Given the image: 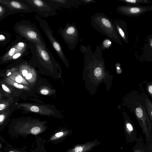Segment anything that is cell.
Returning <instances> with one entry per match:
<instances>
[{
    "instance_id": "obj_12",
    "label": "cell",
    "mask_w": 152,
    "mask_h": 152,
    "mask_svg": "<svg viewBox=\"0 0 152 152\" xmlns=\"http://www.w3.org/2000/svg\"><path fill=\"white\" fill-rule=\"evenodd\" d=\"M143 83H145L146 86L145 90L152 99V82L150 81L148 82L145 81L143 82Z\"/></svg>"
},
{
    "instance_id": "obj_23",
    "label": "cell",
    "mask_w": 152,
    "mask_h": 152,
    "mask_svg": "<svg viewBox=\"0 0 152 152\" xmlns=\"http://www.w3.org/2000/svg\"><path fill=\"white\" fill-rule=\"evenodd\" d=\"M63 134V132H60L56 133L55 135L56 137H58L62 136Z\"/></svg>"
},
{
    "instance_id": "obj_6",
    "label": "cell",
    "mask_w": 152,
    "mask_h": 152,
    "mask_svg": "<svg viewBox=\"0 0 152 152\" xmlns=\"http://www.w3.org/2000/svg\"><path fill=\"white\" fill-rule=\"evenodd\" d=\"M34 8V11L39 15L44 17L55 16L57 15L55 9L45 0H24Z\"/></svg>"
},
{
    "instance_id": "obj_26",
    "label": "cell",
    "mask_w": 152,
    "mask_h": 152,
    "mask_svg": "<svg viewBox=\"0 0 152 152\" xmlns=\"http://www.w3.org/2000/svg\"><path fill=\"white\" fill-rule=\"evenodd\" d=\"M22 73L23 76H25L28 74V72L26 70H23L22 71Z\"/></svg>"
},
{
    "instance_id": "obj_30",
    "label": "cell",
    "mask_w": 152,
    "mask_h": 152,
    "mask_svg": "<svg viewBox=\"0 0 152 152\" xmlns=\"http://www.w3.org/2000/svg\"><path fill=\"white\" fill-rule=\"evenodd\" d=\"M134 152H141L140 150H136L134 151Z\"/></svg>"
},
{
    "instance_id": "obj_3",
    "label": "cell",
    "mask_w": 152,
    "mask_h": 152,
    "mask_svg": "<svg viewBox=\"0 0 152 152\" xmlns=\"http://www.w3.org/2000/svg\"><path fill=\"white\" fill-rule=\"evenodd\" d=\"M33 43L17 36L16 38L8 47L6 53L1 56L2 61L15 60L28 55Z\"/></svg>"
},
{
    "instance_id": "obj_14",
    "label": "cell",
    "mask_w": 152,
    "mask_h": 152,
    "mask_svg": "<svg viewBox=\"0 0 152 152\" xmlns=\"http://www.w3.org/2000/svg\"><path fill=\"white\" fill-rule=\"evenodd\" d=\"M140 11V9L138 7H132L130 9V12L133 14L138 13Z\"/></svg>"
},
{
    "instance_id": "obj_8",
    "label": "cell",
    "mask_w": 152,
    "mask_h": 152,
    "mask_svg": "<svg viewBox=\"0 0 152 152\" xmlns=\"http://www.w3.org/2000/svg\"><path fill=\"white\" fill-rule=\"evenodd\" d=\"M140 86V93L144 102L146 111L150 121L152 128V102L145 92L141 85Z\"/></svg>"
},
{
    "instance_id": "obj_20",
    "label": "cell",
    "mask_w": 152,
    "mask_h": 152,
    "mask_svg": "<svg viewBox=\"0 0 152 152\" xmlns=\"http://www.w3.org/2000/svg\"><path fill=\"white\" fill-rule=\"evenodd\" d=\"M40 93L42 94L47 95L48 94L49 91L47 89H43L41 90Z\"/></svg>"
},
{
    "instance_id": "obj_32",
    "label": "cell",
    "mask_w": 152,
    "mask_h": 152,
    "mask_svg": "<svg viewBox=\"0 0 152 152\" xmlns=\"http://www.w3.org/2000/svg\"><path fill=\"white\" fill-rule=\"evenodd\" d=\"M11 74V73L10 72H9V73H8V74H7V76H8V75H10V74Z\"/></svg>"
},
{
    "instance_id": "obj_29",
    "label": "cell",
    "mask_w": 152,
    "mask_h": 152,
    "mask_svg": "<svg viewBox=\"0 0 152 152\" xmlns=\"http://www.w3.org/2000/svg\"><path fill=\"white\" fill-rule=\"evenodd\" d=\"M125 1L127 2L131 3H135L136 1L135 0H126Z\"/></svg>"
},
{
    "instance_id": "obj_10",
    "label": "cell",
    "mask_w": 152,
    "mask_h": 152,
    "mask_svg": "<svg viewBox=\"0 0 152 152\" xmlns=\"http://www.w3.org/2000/svg\"><path fill=\"white\" fill-rule=\"evenodd\" d=\"M0 35V45L2 47L5 46L10 41V34L6 31H1Z\"/></svg>"
},
{
    "instance_id": "obj_18",
    "label": "cell",
    "mask_w": 152,
    "mask_h": 152,
    "mask_svg": "<svg viewBox=\"0 0 152 152\" xmlns=\"http://www.w3.org/2000/svg\"><path fill=\"white\" fill-rule=\"evenodd\" d=\"M117 28L118 30V32L121 36L124 38H125L124 33L122 29L118 26H117Z\"/></svg>"
},
{
    "instance_id": "obj_34",
    "label": "cell",
    "mask_w": 152,
    "mask_h": 152,
    "mask_svg": "<svg viewBox=\"0 0 152 152\" xmlns=\"http://www.w3.org/2000/svg\"><path fill=\"white\" fill-rule=\"evenodd\" d=\"M10 152H14L13 151H10Z\"/></svg>"
},
{
    "instance_id": "obj_35",
    "label": "cell",
    "mask_w": 152,
    "mask_h": 152,
    "mask_svg": "<svg viewBox=\"0 0 152 152\" xmlns=\"http://www.w3.org/2000/svg\"><path fill=\"white\" fill-rule=\"evenodd\" d=\"M151 45H152V44H151Z\"/></svg>"
},
{
    "instance_id": "obj_27",
    "label": "cell",
    "mask_w": 152,
    "mask_h": 152,
    "mask_svg": "<svg viewBox=\"0 0 152 152\" xmlns=\"http://www.w3.org/2000/svg\"><path fill=\"white\" fill-rule=\"evenodd\" d=\"M5 105L4 104H0V110H3L5 107Z\"/></svg>"
},
{
    "instance_id": "obj_25",
    "label": "cell",
    "mask_w": 152,
    "mask_h": 152,
    "mask_svg": "<svg viewBox=\"0 0 152 152\" xmlns=\"http://www.w3.org/2000/svg\"><path fill=\"white\" fill-rule=\"evenodd\" d=\"M32 77V75L31 73H28L26 76V78L27 79H31Z\"/></svg>"
},
{
    "instance_id": "obj_31",
    "label": "cell",
    "mask_w": 152,
    "mask_h": 152,
    "mask_svg": "<svg viewBox=\"0 0 152 152\" xmlns=\"http://www.w3.org/2000/svg\"><path fill=\"white\" fill-rule=\"evenodd\" d=\"M84 1H86V2H90V1H92V0H84Z\"/></svg>"
},
{
    "instance_id": "obj_1",
    "label": "cell",
    "mask_w": 152,
    "mask_h": 152,
    "mask_svg": "<svg viewBox=\"0 0 152 152\" xmlns=\"http://www.w3.org/2000/svg\"><path fill=\"white\" fill-rule=\"evenodd\" d=\"M125 104L134 114L146 140H149L152 126L140 93L137 90L132 91L127 96Z\"/></svg>"
},
{
    "instance_id": "obj_16",
    "label": "cell",
    "mask_w": 152,
    "mask_h": 152,
    "mask_svg": "<svg viewBox=\"0 0 152 152\" xmlns=\"http://www.w3.org/2000/svg\"><path fill=\"white\" fill-rule=\"evenodd\" d=\"M111 42L109 40L107 39L104 40L103 42V45L106 48H108L110 46L111 44Z\"/></svg>"
},
{
    "instance_id": "obj_22",
    "label": "cell",
    "mask_w": 152,
    "mask_h": 152,
    "mask_svg": "<svg viewBox=\"0 0 152 152\" xmlns=\"http://www.w3.org/2000/svg\"><path fill=\"white\" fill-rule=\"evenodd\" d=\"M14 86L17 88H23V86L21 85H18L17 83L14 84Z\"/></svg>"
},
{
    "instance_id": "obj_28",
    "label": "cell",
    "mask_w": 152,
    "mask_h": 152,
    "mask_svg": "<svg viewBox=\"0 0 152 152\" xmlns=\"http://www.w3.org/2000/svg\"><path fill=\"white\" fill-rule=\"evenodd\" d=\"M4 116L3 115H0V122H2L4 119Z\"/></svg>"
},
{
    "instance_id": "obj_17",
    "label": "cell",
    "mask_w": 152,
    "mask_h": 152,
    "mask_svg": "<svg viewBox=\"0 0 152 152\" xmlns=\"http://www.w3.org/2000/svg\"><path fill=\"white\" fill-rule=\"evenodd\" d=\"M31 110L35 112H38L39 110V108L36 106H32L30 108Z\"/></svg>"
},
{
    "instance_id": "obj_2",
    "label": "cell",
    "mask_w": 152,
    "mask_h": 152,
    "mask_svg": "<svg viewBox=\"0 0 152 152\" xmlns=\"http://www.w3.org/2000/svg\"><path fill=\"white\" fill-rule=\"evenodd\" d=\"M15 32L25 39L33 43L46 46L47 44L36 25L29 21L22 20L15 23L13 27Z\"/></svg>"
},
{
    "instance_id": "obj_24",
    "label": "cell",
    "mask_w": 152,
    "mask_h": 152,
    "mask_svg": "<svg viewBox=\"0 0 152 152\" xmlns=\"http://www.w3.org/2000/svg\"><path fill=\"white\" fill-rule=\"evenodd\" d=\"M2 87L3 88V89L5 91L9 92V90L8 88L7 87L5 86L4 85H2Z\"/></svg>"
},
{
    "instance_id": "obj_7",
    "label": "cell",
    "mask_w": 152,
    "mask_h": 152,
    "mask_svg": "<svg viewBox=\"0 0 152 152\" xmlns=\"http://www.w3.org/2000/svg\"><path fill=\"white\" fill-rule=\"evenodd\" d=\"M92 24L96 29L111 38L110 33H113L114 28L110 21L105 17L99 16L94 18Z\"/></svg>"
},
{
    "instance_id": "obj_11",
    "label": "cell",
    "mask_w": 152,
    "mask_h": 152,
    "mask_svg": "<svg viewBox=\"0 0 152 152\" xmlns=\"http://www.w3.org/2000/svg\"><path fill=\"white\" fill-rule=\"evenodd\" d=\"M9 15L8 10L7 7L0 4V21Z\"/></svg>"
},
{
    "instance_id": "obj_13",
    "label": "cell",
    "mask_w": 152,
    "mask_h": 152,
    "mask_svg": "<svg viewBox=\"0 0 152 152\" xmlns=\"http://www.w3.org/2000/svg\"><path fill=\"white\" fill-rule=\"evenodd\" d=\"M40 131V128L38 126L33 128L31 130V133L34 134H37L39 133Z\"/></svg>"
},
{
    "instance_id": "obj_4",
    "label": "cell",
    "mask_w": 152,
    "mask_h": 152,
    "mask_svg": "<svg viewBox=\"0 0 152 152\" xmlns=\"http://www.w3.org/2000/svg\"><path fill=\"white\" fill-rule=\"evenodd\" d=\"M35 18L39 22L40 27L58 56L61 59L65 60L66 58L61 45L54 37L53 31L50 27L48 22L37 15H35Z\"/></svg>"
},
{
    "instance_id": "obj_33",
    "label": "cell",
    "mask_w": 152,
    "mask_h": 152,
    "mask_svg": "<svg viewBox=\"0 0 152 152\" xmlns=\"http://www.w3.org/2000/svg\"><path fill=\"white\" fill-rule=\"evenodd\" d=\"M117 69H120V68H119V67H117Z\"/></svg>"
},
{
    "instance_id": "obj_19",
    "label": "cell",
    "mask_w": 152,
    "mask_h": 152,
    "mask_svg": "<svg viewBox=\"0 0 152 152\" xmlns=\"http://www.w3.org/2000/svg\"><path fill=\"white\" fill-rule=\"evenodd\" d=\"M16 82L18 83H20L22 80V78L20 75H18L15 78Z\"/></svg>"
},
{
    "instance_id": "obj_21",
    "label": "cell",
    "mask_w": 152,
    "mask_h": 152,
    "mask_svg": "<svg viewBox=\"0 0 152 152\" xmlns=\"http://www.w3.org/2000/svg\"><path fill=\"white\" fill-rule=\"evenodd\" d=\"M83 148L81 147H77L75 149V152H81L83 151Z\"/></svg>"
},
{
    "instance_id": "obj_15",
    "label": "cell",
    "mask_w": 152,
    "mask_h": 152,
    "mask_svg": "<svg viewBox=\"0 0 152 152\" xmlns=\"http://www.w3.org/2000/svg\"><path fill=\"white\" fill-rule=\"evenodd\" d=\"M102 73V70L99 67L96 68L94 72L95 75L97 77L99 76Z\"/></svg>"
},
{
    "instance_id": "obj_9",
    "label": "cell",
    "mask_w": 152,
    "mask_h": 152,
    "mask_svg": "<svg viewBox=\"0 0 152 152\" xmlns=\"http://www.w3.org/2000/svg\"><path fill=\"white\" fill-rule=\"evenodd\" d=\"M126 124L127 132L129 135L130 136L132 141H133L136 138V131L133 123L127 115Z\"/></svg>"
},
{
    "instance_id": "obj_5",
    "label": "cell",
    "mask_w": 152,
    "mask_h": 152,
    "mask_svg": "<svg viewBox=\"0 0 152 152\" xmlns=\"http://www.w3.org/2000/svg\"><path fill=\"white\" fill-rule=\"evenodd\" d=\"M0 4L8 8L9 15L17 13H31L34 8L24 0H0Z\"/></svg>"
}]
</instances>
